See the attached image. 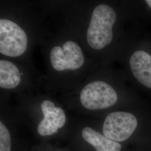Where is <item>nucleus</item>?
Wrapping results in <instances>:
<instances>
[{"mask_svg":"<svg viewBox=\"0 0 151 151\" xmlns=\"http://www.w3.org/2000/svg\"><path fill=\"white\" fill-rule=\"evenodd\" d=\"M116 19V13L110 6L102 4L95 8L87 32V40L90 47L100 50L111 42Z\"/></svg>","mask_w":151,"mask_h":151,"instance_id":"f257e3e1","label":"nucleus"},{"mask_svg":"<svg viewBox=\"0 0 151 151\" xmlns=\"http://www.w3.org/2000/svg\"><path fill=\"white\" fill-rule=\"evenodd\" d=\"M27 47L26 32L17 24L8 19L0 20V53L15 57L24 54Z\"/></svg>","mask_w":151,"mask_h":151,"instance_id":"f03ea898","label":"nucleus"},{"mask_svg":"<svg viewBox=\"0 0 151 151\" xmlns=\"http://www.w3.org/2000/svg\"><path fill=\"white\" fill-rule=\"evenodd\" d=\"M80 101L84 108L90 110L106 109L118 101L115 90L107 83L95 81L87 84L82 90Z\"/></svg>","mask_w":151,"mask_h":151,"instance_id":"7ed1b4c3","label":"nucleus"},{"mask_svg":"<svg viewBox=\"0 0 151 151\" xmlns=\"http://www.w3.org/2000/svg\"><path fill=\"white\" fill-rule=\"evenodd\" d=\"M135 116L129 113L117 111L109 114L103 124L104 135L115 142L129 138L137 127Z\"/></svg>","mask_w":151,"mask_h":151,"instance_id":"20e7f679","label":"nucleus"},{"mask_svg":"<svg viewBox=\"0 0 151 151\" xmlns=\"http://www.w3.org/2000/svg\"><path fill=\"white\" fill-rule=\"evenodd\" d=\"M52 67L57 71L76 70L84 64V57L80 47L71 41H67L62 47L55 46L50 53Z\"/></svg>","mask_w":151,"mask_h":151,"instance_id":"39448f33","label":"nucleus"},{"mask_svg":"<svg viewBox=\"0 0 151 151\" xmlns=\"http://www.w3.org/2000/svg\"><path fill=\"white\" fill-rule=\"evenodd\" d=\"M41 109L44 118L38 124V133L42 136L53 135L65 125L66 121L65 112L62 109L55 107L54 103L48 100L42 103Z\"/></svg>","mask_w":151,"mask_h":151,"instance_id":"423d86ee","label":"nucleus"},{"mask_svg":"<svg viewBox=\"0 0 151 151\" xmlns=\"http://www.w3.org/2000/svg\"><path fill=\"white\" fill-rule=\"evenodd\" d=\"M130 66L133 75L144 86L151 88V55L138 50L131 56Z\"/></svg>","mask_w":151,"mask_h":151,"instance_id":"0eeeda50","label":"nucleus"},{"mask_svg":"<svg viewBox=\"0 0 151 151\" xmlns=\"http://www.w3.org/2000/svg\"><path fill=\"white\" fill-rule=\"evenodd\" d=\"M82 136L87 143L91 145L96 151H120L121 145L111 140L105 135L92 129L85 127L82 131Z\"/></svg>","mask_w":151,"mask_h":151,"instance_id":"6e6552de","label":"nucleus"},{"mask_svg":"<svg viewBox=\"0 0 151 151\" xmlns=\"http://www.w3.org/2000/svg\"><path fill=\"white\" fill-rule=\"evenodd\" d=\"M21 81L20 70L11 62L0 60V87L11 89L17 86Z\"/></svg>","mask_w":151,"mask_h":151,"instance_id":"1a4fd4ad","label":"nucleus"},{"mask_svg":"<svg viewBox=\"0 0 151 151\" xmlns=\"http://www.w3.org/2000/svg\"><path fill=\"white\" fill-rule=\"evenodd\" d=\"M11 136L9 130L0 122V151H11Z\"/></svg>","mask_w":151,"mask_h":151,"instance_id":"9d476101","label":"nucleus"},{"mask_svg":"<svg viewBox=\"0 0 151 151\" xmlns=\"http://www.w3.org/2000/svg\"><path fill=\"white\" fill-rule=\"evenodd\" d=\"M146 2L151 9V0H146Z\"/></svg>","mask_w":151,"mask_h":151,"instance_id":"9b49d317","label":"nucleus"}]
</instances>
